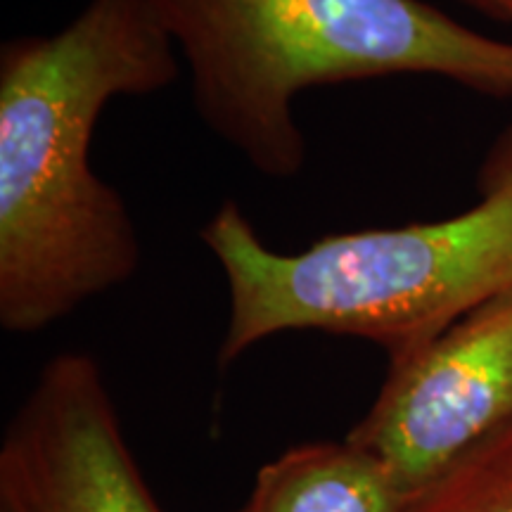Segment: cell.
I'll return each mask as SVG.
<instances>
[{"mask_svg":"<svg viewBox=\"0 0 512 512\" xmlns=\"http://www.w3.org/2000/svg\"><path fill=\"white\" fill-rule=\"evenodd\" d=\"M458 3L477 10L479 15L496 19V22L512 24V0H458Z\"/></svg>","mask_w":512,"mask_h":512,"instance_id":"ba28073f","label":"cell"},{"mask_svg":"<svg viewBox=\"0 0 512 512\" xmlns=\"http://www.w3.org/2000/svg\"><path fill=\"white\" fill-rule=\"evenodd\" d=\"M181 57L147 0H88L55 34L0 48V325L36 335L128 283L143 245L91 166L119 98L166 91Z\"/></svg>","mask_w":512,"mask_h":512,"instance_id":"6da1fadb","label":"cell"},{"mask_svg":"<svg viewBox=\"0 0 512 512\" xmlns=\"http://www.w3.org/2000/svg\"><path fill=\"white\" fill-rule=\"evenodd\" d=\"M512 420V292L491 299L399 363L349 441L411 496Z\"/></svg>","mask_w":512,"mask_h":512,"instance_id":"277c9868","label":"cell"},{"mask_svg":"<svg viewBox=\"0 0 512 512\" xmlns=\"http://www.w3.org/2000/svg\"><path fill=\"white\" fill-rule=\"evenodd\" d=\"M406 512H512V420L420 491Z\"/></svg>","mask_w":512,"mask_h":512,"instance_id":"52a82bcc","label":"cell"},{"mask_svg":"<svg viewBox=\"0 0 512 512\" xmlns=\"http://www.w3.org/2000/svg\"><path fill=\"white\" fill-rule=\"evenodd\" d=\"M228 285L219 366L285 332L366 339L399 363L512 292V126L486 152L477 202L439 221L325 235L275 252L238 202L200 230Z\"/></svg>","mask_w":512,"mask_h":512,"instance_id":"7a4b0ae2","label":"cell"},{"mask_svg":"<svg viewBox=\"0 0 512 512\" xmlns=\"http://www.w3.org/2000/svg\"><path fill=\"white\" fill-rule=\"evenodd\" d=\"M190 74L202 124L256 174L306 164L297 100L313 88L437 76L512 98V41L425 0H147Z\"/></svg>","mask_w":512,"mask_h":512,"instance_id":"3957f363","label":"cell"},{"mask_svg":"<svg viewBox=\"0 0 512 512\" xmlns=\"http://www.w3.org/2000/svg\"><path fill=\"white\" fill-rule=\"evenodd\" d=\"M0 512H166L93 356L43 366L0 444Z\"/></svg>","mask_w":512,"mask_h":512,"instance_id":"5b68a950","label":"cell"},{"mask_svg":"<svg viewBox=\"0 0 512 512\" xmlns=\"http://www.w3.org/2000/svg\"><path fill=\"white\" fill-rule=\"evenodd\" d=\"M411 496L392 472L354 441L287 448L256 472L235 512H406Z\"/></svg>","mask_w":512,"mask_h":512,"instance_id":"8992f818","label":"cell"}]
</instances>
